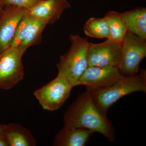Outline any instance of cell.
Returning <instances> with one entry per match:
<instances>
[{
	"instance_id": "obj_1",
	"label": "cell",
	"mask_w": 146,
	"mask_h": 146,
	"mask_svg": "<svg viewBox=\"0 0 146 146\" xmlns=\"http://www.w3.org/2000/svg\"><path fill=\"white\" fill-rule=\"evenodd\" d=\"M63 127H82L100 133L110 142L115 141L112 123L95 104L87 91L80 95L69 106L63 116Z\"/></svg>"
},
{
	"instance_id": "obj_2",
	"label": "cell",
	"mask_w": 146,
	"mask_h": 146,
	"mask_svg": "<svg viewBox=\"0 0 146 146\" xmlns=\"http://www.w3.org/2000/svg\"><path fill=\"white\" fill-rule=\"evenodd\" d=\"M70 48L61 56L56 65L58 75L69 80L73 87L78 86L79 80L88 67V54L89 42L87 38L77 35H71Z\"/></svg>"
},
{
	"instance_id": "obj_3",
	"label": "cell",
	"mask_w": 146,
	"mask_h": 146,
	"mask_svg": "<svg viewBox=\"0 0 146 146\" xmlns=\"http://www.w3.org/2000/svg\"><path fill=\"white\" fill-rule=\"evenodd\" d=\"M138 91L146 92L145 70H142L140 74L135 75H122L117 82L107 89L90 93L97 107L106 115L110 107L121 98Z\"/></svg>"
},
{
	"instance_id": "obj_4",
	"label": "cell",
	"mask_w": 146,
	"mask_h": 146,
	"mask_svg": "<svg viewBox=\"0 0 146 146\" xmlns=\"http://www.w3.org/2000/svg\"><path fill=\"white\" fill-rule=\"evenodd\" d=\"M146 40L127 31L121 43V55L117 66L122 75L138 74L139 65L146 56Z\"/></svg>"
},
{
	"instance_id": "obj_5",
	"label": "cell",
	"mask_w": 146,
	"mask_h": 146,
	"mask_svg": "<svg viewBox=\"0 0 146 146\" xmlns=\"http://www.w3.org/2000/svg\"><path fill=\"white\" fill-rule=\"evenodd\" d=\"M73 87L67 78L58 75L54 79L35 91L33 95L43 109L53 111L63 105Z\"/></svg>"
},
{
	"instance_id": "obj_6",
	"label": "cell",
	"mask_w": 146,
	"mask_h": 146,
	"mask_svg": "<svg viewBox=\"0 0 146 146\" xmlns=\"http://www.w3.org/2000/svg\"><path fill=\"white\" fill-rule=\"evenodd\" d=\"M23 56L17 47H10L0 53V89H11L23 79Z\"/></svg>"
},
{
	"instance_id": "obj_7",
	"label": "cell",
	"mask_w": 146,
	"mask_h": 146,
	"mask_svg": "<svg viewBox=\"0 0 146 146\" xmlns=\"http://www.w3.org/2000/svg\"><path fill=\"white\" fill-rule=\"evenodd\" d=\"M121 75L117 67L89 66L80 79L78 85H84L91 93L101 91L114 84Z\"/></svg>"
},
{
	"instance_id": "obj_8",
	"label": "cell",
	"mask_w": 146,
	"mask_h": 146,
	"mask_svg": "<svg viewBox=\"0 0 146 146\" xmlns=\"http://www.w3.org/2000/svg\"><path fill=\"white\" fill-rule=\"evenodd\" d=\"M121 43L107 39L102 43H89L88 67H117L121 55Z\"/></svg>"
},
{
	"instance_id": "obj_9",
	"label": "cell",
	"mask_w": 146,
	"mask_h": 146,
	"mask_svg": "<svg viewBox=\"0 0 146 146\" xmlns=\"http://www.w3.org/2000/svg\"><path fill=\"white\" fill-rule=\"evenodd\" d=\"M29 10L17 7L6 6L0 13V53L10 47L16 28L28 14Z\"/></svg>"
},
{
	"instance_id": "obj_10",
	"label": "cell",
	"mask_w": 146,
	"mask_h": 146,
	"mask_svg": "<svg viewBox=\"0 0 146 146\" xmlns=\"http://www.w3.org/2000/svg\"><path fill=\"white\" fill-rule=\"evenodd\" d=\"M70 7L67 0H42L29 10L28 14L52 24L59 19L65 9Z\"/></svg>"
},
{
	"instance_id": "obj_11",
	"label": "cell",
	"mask_w": 146,
	"mask_h": 146,
	"mask_svg": "<svg viewBox=\"0 0 146 146\" xmlns=\"http://www.w3.org/2000/svg\"><path fill=\"white\" fill-rule=\"evenodd\" d=\"M94 132L90 129L78 127H63L54 137L53 145L84 146Z\"/></svg>"
},
{
	"instance_id": "obj_12",
	"label": "cell",
	"mask_w": 146,
	"mask_h": 146,
	"mask_svg": "<svg viewBox=\"0 0 146 146\" xmlns=\"http://www.w3.org/2000/svg\"><path fill=\"white\" fill-rule=\"evenodd\" d=\"M128 30L141 38L146 39V9L137 7L121 13Z\"/></svg>"
},
{
	"instance_id": "obj_13",
	"label": "cell",
	"mask_w": 146,
	"mask_h": 146,
	"mask_svg": "<svg viewBox=\"0 0 146 146\" xmlns=\"http://www.w3.org/2000/svg\"><path fill=\"white\" fill-rule=\"evenodd\" d=\"M6 138L9 146L36 145V141L31 132L18 124L7 125Z\"/></svg>"
},
{
	"instance_id": "obj_14",
	"label": "cell",
	"mask_w": 146,
	"mask_h": 146,
	"mask_svg": "<svg viewBox=\"0 0 146 146\" xmlns=\"http://www.w3.org/2000/svg\"><path fill=\"white\" fill-rule=\"evenodd\" d=\"M104 17L106 18L109 27L108 39L121 43L128 29L121 13L113 11H110Z\"/></svg>"
},
{
	"instance_id": "obj_15",
	"label": "cell",
	"mask_w": 146,
	"mask_h": 146,
	"mask_svg": "<svg viewBox=\"0 0 146 146\" xmlns=\"http://www.w3.org/2000/svg\"><path fill=\"white\" fill-rule=\"evenodd\" d=\"M86 36L94 38L108 39L109 29L106 18L92 17L87 20L83 27Z\"/></svg>"
},
{
	"instance_id": "obj_16",
	"label": "cell",
	"mask_w": 146,
	"mask_h": 146,
	"mask_svg": "<svg viewBox=\"0 0 146 146\" xmlns=\"http://www.w3.org/2000/svg\"><path fill=\"white\" fill-rule=\"evenodd\" d=\"M48 24L46 21L35 18L32 26L26 37L18 47L22 54H24L29 47L39 43L42 32Z\"/></svg>"
},
{
	"instance_id": "obj_17",
	"label": "cell",
	"mask_w": 146,
	"mask_h": 146,
	"mask_svg": "<svg viewBox=\"0 0 146 146\" xmlns=\"http://www.w3.org/2000/svg\"><path fill=\"white\" fill-rule=\"evenodd\" d=\"M35 18L29 14L25 16L18 24L10 47L18 48L25 39L30 31Z\"/></svg>"
},
{
	"instance_id": "obj_18",
	"label": "cell",
	"mask_w": 146,
	"mask_h": 146,
	"mask_svg": "<svg viewBox=\"0 0 146 146\" xmlns=\"http://www.w3.org/2000/svg\"><path fill=\"white\" fill-rule=\"evenodd\" d=\"M42 0H3L4 6L17 7L29 10Z\"/></svg>"
},
{
	"instance_id": "obj_19",
	"label": "cell",
	"mask_w": 146,
	"mask_h": 146,
	"mask_svg": "<svg viewBox=\"0 0 146 146\" xmlns=\"http://www.w3.org/2000/svg\"><path fill=\"white\" fill-rule=\"evenodd\" d=\"M7 132L6 125L0 124V138L5 137Z\"/></svg>"
},
{
	"instance_id": "obj_20",
	"label": "cell",
	"mask_w": 146,
	"mask_h": 146,
	"mask_svg": "<svg viewBox=\"0 0 146 146\" xmlns=\"http://www.w3.org/2000/svg\"><path fill=\"white\" fill-rule=\"evenodd\" d=\"M0 146H9L8 141L5 137L0 138Z\"/></svg>"
},
{
	"instance_id": "obj_21",
	"label": "cell",
	"mask_w": 146,
	"mask_h": 146,
	"mask_svg": "<svg viewBox=\"0 0 146 146\" xmlns=\"http://www.w3.org/2000/svg\"><path fill=\"white\" fill-rule=\"evenodd\" d=\"M3 0H0V13L3 10Z\"/></svg>"
}]
</instances>
